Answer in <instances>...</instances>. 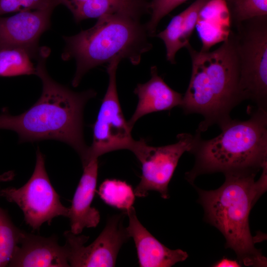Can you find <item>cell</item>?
I'll list each match as a JSON object with an SVG mask.
<instances>
[{"label":"cell","mask_w":267,"mask_h":267,"mask_svg":"<svg viewBox=\"0 0 267 267\" xmlns=\"http://www.w3.org/2000/svg\"><path fill=\"white\" fill-rule=\"evenodd\" d=\"M73 14L76 22L98 18L109 14H133L139 6V0H58Z\"/></svg>","instance_id":"16"},{"label":"cell","mask_w":267,"mask_h":267,"mask_svg":"<svg viewBox=\"0 0 267 267\" xmlns=\"http://www.w3.org/2000/svg\"><path fill=\"white\" fill-rule=\"evenodd\" d=\"M126 212L129 218L126 229L134 242L139 267H170L188 258L186 252L169 249L153 236L138 220L133 206Z\"/></svg>","instance_id":"13"},{"label":"cell","mask_w":267,"mask_h":267,"mask_svg":"<svg viewBox=\"0 0 267 267\" xmlns=\"http://www.w3.org/2000/svg\"><path fill=\"white\" fill-rule=\"evenodd\" d=\"M23 232L14 225L5 211L0 207V267L8 266Z\"/></svg>","instance_id":"19"},{"label":"cell","mask_w":267,"mask_h":267,"mask_svg":"<svg viewBox=\"0 0 267 267\" xmlns=\"http://www.w3.org/2000/svg\"><path fill=\"white\" fill-rule=\"evenodd\" d=\"M0 196L19 207L26 223L34 230H39L44 222L49 224L54 218L68 216L69 208L61 203L52 186L46 171L44 155L39 149L34 171L28 181L19 188L0 190Z\"/></svg>","instance_id":"7"},{"label":"cell","mask_w":267,"mask_h":267,"mask_svg":"<svg viewBox=\"0 0 267 267\" xmlns=\"http://www.w3.org/2000/svg\"><path fill=\"white\" fill-rule=\"evenodd\" d=\"M175 143L162 146L148 145L145 140H136L132 152L141 165L140 180L134 190L135 196L146 197L149 191L158 192L169 198L168 185L182 155L190 152L194 135L183 133L177 135Z\"/></svg>","instance_id":"9"},{"label":"cell","mask_w":267,"mask_h":267,"mask_svg":"<svg viewBox=\"0 0 267 267\" xmlns=\"http://www.w3.org/2000/svg\"><path fill=\"white\" fill-rule=\"evenodd\" d=\"M140 17L117 13L103 15L91 28L70 37H63L64 60L74 59L76 70L72 82L80 84L90 69L118 59L138 65L142 54L151 48L150 36Z\"/></svg>","instance_id":"5"},{"label":"cell","mask_w":267,"mask_h":267,"mask_svg":"<svg viewBox=\"0 0 267 267\" xmlns=\"http://www.w3.org/2000/svg\"><path fill=\"white\" fill-rule=\"evenodd\" d=\"M33 58L26 50L20 47L0 49V76L12 77L36 74Z\"/></svg>","instance_id":"17"},{"label":"cell","mask_w":267,"mask_h":267,"mask_svg":"<svg viewBox=\"0 0 267 267\" xmlns=\"http://www.w3.org/2000/svg\"><path fill=\"white\" fill-rule=\"evenodd\" d=\"M183 17V11L173 17L163 31L153 36L164 42L166 49V59L172 64L176 63V54L183 47L182 36Z\"/></svg>","instance_id":"21"},{"label":"cell","mask_w":267,"mask_h":267,"mask_svg":"<svg viewBox=\"0 0 267 267\" xmlns=\"http://www.w3.org/2000/svg\"><path fill=\"white\" fill-rule=\"evenodd\" d=\"M59 4L58 0H0V16L27 10L53 9Z\"/></svg>","instance_id":"22"},{"label":"cell","mask_w":267,"mask_h":267,"mask_svg":"<svg viewBox=\"0 0 267 267\" xmlns=\"http://www.w3.org/2000/svg\"><path fill=\"white\" fill-rule=\"evenodd\" d=\"M151 78L145 83L139 84L134 93L138 97L136 107L128 121L133 129L140 118L155 112L170 110L181 106L183 95L171 88L158 74L156 66L150 68Z\"/></svg>","instance_id":"15"},{"label":"cell","mask_w":267,"mask_h":267,"mask_svg":"<svg viewBox=\"0 0 267 267\" xmlns=\"http://www.w3.org/2000/svg\"><path fill=\"white\" fill-rule=\"evenodd\" d=\"M52 9L27 10L7 17H0V49L20 47L36 58L41 35L50 26Z\"/></svg>","instance_id":"11"},{"label":"cell","mask_w":267,"mask_h":267,"mask_svg":"<svg viewBox=\"0 0 267 267\" xmlns=\"http://www.w3.org/2000/svg\"><path fill=\"white\" fill-rule=\"evenodd\" d=\"M15 176L13 171H9L0 175V183L11 180Z\"/></svg>","instance_id":"25"},{"label":"cell","mask_w":267,"mask_h":267,"mask_svg":"<svg viewBox=\"0 0 267 267\" xmlns=\"http://www.w3.org/2000/svg\"><path fill=\"white\" fill-rule=\"evenodd\" d=\"M234 25L254 18L267 16V0H226Z\"/></svg>","instance_id":"20"},{"label":"cell","mask_w":267,"mask_h":267,"mask_svg":"<svg viewBox=\"0 0 267 267\" xmlns=\"http://www.w3.org/2000/svg\"><path fill=\"white\" fill-rule=\"evenodd\" d=\"M262 170L256 181V173H226L225 181L218 189L198 190L207 221L222 232L225 247L232 249L239 262L246 266H267V259L255 247L258 239L252 235L249 224L251 209L267 190V164Z\"/></svg>","instance_id":"3"},{"label":"cell","mask_w":267,"mask_h":267,"mask_svg":"<svg viewBox=\"0 0 267 267\" xmlns=\"http://www.w3.org/2000/svg\"><path fill=\"white\" fill-rule=\"evenodd\" d=\"M98 193L107 204L125 211L133 206L135 196L131 185L115 179L103 181Z\"/></svg>","instance_id":"18"},{"label":"cell","mask_w":267,"mask_h":267,"mask_svg":"<svg viewBox=\"0 0 267 267\" xmlns=\"http://www.w3.org/2000/svg\"><path fill=\"white\" fill-rule=\"evenodd\" d=\"M120 60L108 63V87L93 126L92 142L89 147L83 166L91 160L115 150L132 151L136 140L132 136V128L124 116L116 86V71Z\"/></svg>","instance_id":"8"},{"label":"cell","mask_w":267,"mask_h":267,"mask_svg":"<svg viewBox=\"0 0 267 267\" xmlns=\"http://www.w3.org/2000/svg\"><path fill=\"white\" fill-rule=\"evenodd\" d=\"M8 267H68V250L53 235L44 237L24 231Z\"/></svg>","instance_id":"12"},{"label":"cell","mask_w":267,"mask_h":267,"mask_svg":"<svg viewBox=\"0 0 267 267\" xmlns=\"http://www.w3.org/2000/svg\"><path fill=\"white\" fill-rule=\"evenodd\" d=\"M233 31L242 98L257 109L267 107V16L245 20Z\"/></svg>","instance_id":"6"},{"label":"cell","mask_w":267,"mask_h":267,"mask_svg":"<svg viewBox=\"0 0 267 267\" xmlns=\"http://www.w3.org/2000/svg\"><path fill=\"white\" fill-rule=\"evenodd\" d=\"M192 63L189 84L181 107L185 114L197 113L204 119L196 132L217 124L221 128L231 119L232 109L243 100L233 31L212 51L186 47Z\"/></svg>","instance_id":"2"},{"label":"cell","mask_w":267,"mask_h":267,"mask_svg":"<svg viewBox=\"0 0 267 267\" xmlns=\"http://www.w3.org/2000/svg\"><path fill=\"white\" fill-rule=\"evenodd\" d=\"M83 173L69 208L68 217L70 231L81 233L85 228L95 227L100 216L96 208L91 207L96 191L98 176V159L90 160L83 166Z\"/></svg>","instance_id":"14"},{"label":"cell","mask_w":267,"mask_h":267,"mask_svg":"<svg viewBox=\"0 0 267 267\" xmlns=\"http://www.w3.org/2000/svg\"><path fill=\"white\" fill-rule=\"evenodd\" d=\"M187 0H152L149 4L151 18L145 24L150 36L153 37L160 20L176 7Z\"/></svg>","instance_id":"23"},{"label":"cell","mask_w":267,"mask_h":267,"mask_svg":"<svg viewBox=\"0 0 267 267\" xmlns=\"http://www.w3.org/2000/svg\"><path fill=\"white\" fill-rule=\"evenodd\" d=\"M213 266L215 267H239L241 266V264L237 260L223 258L214 264Z\"/></svg>","instance_id":"24"},{"label":"cell","mask_w":267,"mask_h":267,"mask_svg":"<svg viewBox=\"0 0 267 267\" xmlns=\"http://www.w3.org/2000/svg\"><path fill=\"white\" fill-rule=\"evenodd\" d=\"M248 111V120L231 119L215 138L204 140L196 132L189 152L194 155L195 163L186 174L188 181L192 182L200 175L216 172L257 173L267 164V110Z\"/></svg>","instance_id":"4"},{"label":"cell","mask_w":267,"mask_h":267,"mask_svg":"<svg viewBox=\"0 0 267 267\" xmlns=\"http://www.w3.org/2000/svg\"><path fill=\"white\" fill-rule=\"evenodd\" d=\"M126 212L110 217L96 239L90 245L84 244L89 236L78 235L70 230L64 235L68 250V263L72 267H115L118 253L130 237L123 221Z\"/></svg>","instance_id":"10"},{"label":"cell","mask_w":267,"mask_h":267,"mask_svg":"<svg viewBox=\"0 0 267 267\" xmlns=\"http://www.w3.org/2000/svg\"><path fill=\"white\" fill-rule=\"evenodd\" d=\"M49 53L48 47H41L36 58V74L42 83L40 97L20 115L13 116L4 110L0 114V129L16 132L21 142L44 139L64 142L76 151L83 162L89 147L84 138V109L96 92L92 89L75 92L55 81L46 68Z\"/></svg>","instance_id":"1"}]
</instances>
